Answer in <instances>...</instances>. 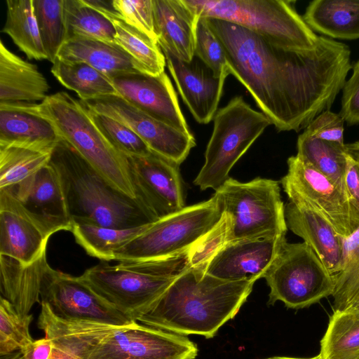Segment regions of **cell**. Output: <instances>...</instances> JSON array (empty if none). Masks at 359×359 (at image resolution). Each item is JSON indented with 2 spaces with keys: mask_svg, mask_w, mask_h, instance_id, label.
Returning <instances> with one entry per match:
<instances>
[{
  "mask_svg": "<svg viewBox=\"0 0 359 359\" xmlns=\"http://www.w3.org/2000/svg\"><path fill=\"white\" fill-rule=\"evenodd\" d=\"M223 47L229 73L278 131H299L330 110L351 69L348 46L320 36L312 50L276 45L233 23L205 18Z\"/></svg>",
  "mask_w": 359,
  "mask_h": 359,
  "instance_id": "obj_1",
  "label": "cell"
},
{
  "mask_svg": "<svg viewBox=\"0 0 359 359\" xmlns=\"http://www.w3.org/2000/svg\"><path fill=\"white\" fill-rule=\"evenodd\" d=\"M255 283L222 280L204 270L189 267L138 321L180 335L212 338L238 313Z\"/></svg>",
  "mask_w": 359,
  "mask_h": 359,
  "instance_id": "obj_2",
  "label": "cell"
},
{
  "mask_svg": "<svg viewBox=\"0 0 359 359\" xmlns=\"http://www.w3.org/2000/svg\"><path fill=\"white\" fill-rule=\"evenodd\" d=\"M50 163L59 175L72 223L132 228L155 221L137 198L112 187L63 140L54 147Z\"/></svg>",
  "mask_w": 359,
  "mask_h": 359,
  "instance_id": "obj_3",
  "label": "cell"
},
{
  "mask_svg": "<svg viewBox=\"0 0 359 359\" xmlns=\"http://www.w3.org/2000/svg\"><path fill=\"white\" fill-rule=\"evenodd\" d=\"M48 120L62 140L72 147L108 183L137 198L127 157L115 149L94 123L81 100L66 92L50 95L39 104L15 102Z\"/></svg>",
  "mask_w": 359,
  "mask_h": 359,
  "instance_id": "obj_4",
  "label": "cell"
},
{
  "mask_svg": "<svg viewBox=\"0 0 359 359\" xmlns=\"http://www.w3.org/2000/svg\"><path fill=\"white\" fill-rule=\"evenodd\" d=\"M198 18H215L243 27L290 49L312 50L320 36L306 23L292 1L285 0H184Z\"/></svg>",
  "mask_w": 359,
  "mask_h": 359,
  "instance_id": "obj_5",
  "label": "cell"
},
{
  "mask_svg": "<svg viewBox=\"0 0 359 359\" xmlns=\"http://www.w3.org/2000/svg\"><path fill=\"white\" fill-rule=\"evenodd\" d=\"M212 120L205 163L194 181L201 190L218 189L235 163L271 125L264 114L252 108L242 96L219 109Z\"/></svg>",
  "mask_w": 359,
  "mask_h": 359,
  "instance_id": "obj_6",
  "label": "cell"
},
{
  "mask_svg": "<svg viewBox=\"0 0 359 359\" xmlns=\"http://www.w3.org/2000/svg\"><path fill=\"white\" fill-rule=\"evenodd\" d=\"M222 214L215 195L184 207L149 223L143 232L116 252L114 260L118 263L152 261L183 253L214 227Z\"/></svg>",
  "mask_w": 359,
  "mask_h": 359,
  "instance_id": "obj_7",
  "label": "cell"
},
{
  "mask_svg": "<svg viewBox=\"0 0 359 359\" xmlns=\"http://www.w3.org/2000/svg\"><path fill=\"white\" fill-rule=\"evenodd\" d=\"M214 195L230 219L229 242L286 234L285 206L277 181L257 177L241 182L229 177Z\"/></svg>",
  "mask_w": 359,
  "mask_h": 359,
  "instance_id": "obj_8",
  "label": "cell"
},
{
  "mask_svg": "<svg viewBox=\"0 0 359 359\" xmlns=\"http://www.w3.org/2000/svg\"><path fill=\"white\" fill-rule=\"evenodd\" d=\"M264 278L270 288L268 304L277 301L299 309L332 295L334 276L305 242L285 241Z\"/></svg>",
  "mask_w": 359,
  "mask_h": 359,
  "instance_id": "obj_9",
  "label": "cell"
},
{
  "mask_svg": "<svg viewBox=\"0 0 359 359\" xmlns=\"http://www.w3.org/2000/svg\"><path fill=\"white\" fill-rule=\"evenodd\" d=\"M178 276L151 273L103 262L79 277L117 311L137 322Z\"/></svg>",
  "mask_w": 359,
  "mask_h": 359,
  "instance_id": "obj_10",
  "label": "cell"
},
{
  "mask_svg": "<svg viewBox=\"0 0 359 359\" xmlns=\"http://www.w3.org/2000/svg\"><path fill=\"white\" fill-rule=\"evenodd\" d=\"M287 166L280 182L288 198H297L315 209L344 238L359 229V211L332 181L297 155L287 159Z\"/></svg>",
  "mask_w": 359,
  "mask_h": 359,
  "instance_id": "obj_11",
  "label": "cell"
},
{
  "mask_svg": "<svg viewBox=\"0 0 359 359\" xmlns=\"http://www.w3.org/2000/svg\"><path fill=\"white\" fill-rule=\"evenodd\" d=\"M81 102L88 110L123 123L133 130L154 154L177 166L196 145L192 133L186 134L153 118L120 95L103 96Z\"/></svg>",
  "mask_w": 359,
  "mask_h": 359,
  "instance_id": "obj_12",
  "label": "cell"
},
{
  "mask_svg": "<svg viewBox=\"0 0 359 359\" xmlns=\"http://www.w3.org/2000/svg\"><path fill=\"white\" fill-rule=\"evenodd\" d=\"M41 302L57 316L69 320L128 326L130 320L97 295L80 278L52 269L45 271Z\"/></svg>",
  "mask_w": 359,
  "mask_h": 359,
  "instance_id": "obj_13",
  "label": "cell"
},
{
  "mask_svg": "<svg viewBox=\"0 0 359 359\" xmlns=\"http://www.w3.org/2000/svg\"><path fill=\"white\" fill-rule=\"evenodd\" d=\"M198 352L184 335L136 322L104 339L86 359H194Z\"/></svg>",
  "mask_w": 359,
  "mask_h": 359,
  "instance_id": "obj_14",
  "label": "cell"
},
{
  "mask_svg": "<svg viewBox=\"0 0 359 359\" xmlns=\"http://www.w3.org/2000/svg\"><path fill=\"white\" fill-rule=\"evenodd\" d=\"M126 157L136 198L155 221L185 207L177 165L153 152Z\"/></svg>",
  "mask_w": 359,
  "mask_h": 359,
  "instance_id": "obj_15",
  "label": "cell"
},
{
  "mask_svg": "<svg viewBox=\"0 0 359 359\" xmlns=\"http://www.w3.org/2000/svg\"><path fill=\"white\" fill-rule=\"evenodd\" d=\"M0 191L9 194L48 238L60 231L72 230L60 180L50 162L27 180Z\"/></svg>",
  "mask_w": 359,
  "mask_h": 359,
  "instance_id": "obj_16",
  "label": "cell"
},
{
  "mask_svg": "<svg viewBox=\"0 0 359 359\" xmlns=\"http://www.w3.org/2000/svg\"><path fill=\"white\" fill-rule=\"evenodd\" d=\"M285 241V235H263L229 241L210 261L205 272L225 280L255 282L264 278Z\"/></svg>",
  "mask_w": 359,
  "mask_h": 359,
  "instance_id": "obj_17",
  "label": "cell"
},
{
  "mask_svg": "<svg viewBox=\"0 0 359 359\" xmlns=\"http://www.w3.org/2000/svg\"><path fill=\"white\" fill-rule=\"evenodd\" d=\"M118 95L138 109L186 134H191L171 81L164 72L121 75L111 79Z\"/></svg>",
  "mask_w": 359,
  "mask_h": 359,
  "instance_id": "obj_18",
  "label": "cell"
},
{
  "mask_svg": "<svg viewBox=\"0 0 359 359\" xmlns=\"http://www.w3.org/2000/svg\"><path fill=\"white\" fill-rule=\"evenodd\" d=\"M162 51L183 102L198 123L208 124L218 110L226 79L217 77L195 55L191 61L186 62L168 50Z\"/></svg>",
  "mask_w": 359,
  "mask_h": 359,
  "instance_id": "obj_19",
  "label": "cell"
},
{
  "mask_svg": "<svg viewBox=\"0 0 359 359\" xmlns=\"http://www.w3.org/2000/svg\"><path fill=\"white\" fill-rule=\"evenodd\" d=\"M40 303L38 327L53 342L51 359H86L104 339L127 327L64 319L55 316L46 303Z\"/></svg>",
  "mask_w": 359,
  "mask_h": 359,
  "instance_id": "obj_20",
  "label": "cell"
},
{
  "mask_svg": "<svg viewBox=\"0 0 359 359\" xmlns=\"http://www.w3.org/2000/svg\"><path fill=\"white\" fill-rule=\"evenodd\" d=\"M288 199L285 206L287 228L311 248L331 275H336L343 265L344 238L315 209L297 198Z\"/></svg>",
  "mask_w": 359,
  "mask_h": 359,
  "instance_id": "obj_21",
  "label": "cell"
},
{
  "mask_svg": "<svg viewBox=\"0 0 359 359\" xmlns=\"http://www.w3.org/2000/svg\"><path fill=\"white\" fill-rule=\"evenodd\" d=\"M48 238L9 194L0 191V255L29 265L46 253Z\"/></svg>",
  "mask_w": 359,
  "mask_h": 359,
  "instance_id": "obj_22",
  "label": "cell"
},
{
  "mask_svg": "<svg viewBox=\"0 0 359 359\" xmlns=\"http://www.w3.org/2000/svg\"><path fill=\"white\" fill-rule=\"evenodd\" d=\"M152 1L154 29L161 50L184 61H191L198 18L184 0Z\"/></svg>",
  "mask_w": 359,
  "mask_h": 359,
  "instance_id": "obj_23",
  "label": "cell"
},
{
  "mask_svg": "<svg viewBox=\"0 0 359 359\" xmlns=\"http://www.w3.org/2000/svg\"><path fill=\"white\" fill-rule=\"evenodd\" d=\"M57 58L86 62L111 79L128 74L145 73L142 67L117 43L93 39L74 37L65 41Z\"/></svg>",
  "mask_w": 359,
  "mask_h": 359,
  "instance_id": "obj_24",
  "label": "cell"
},
{
  "mask_svg": "<svg viewBox=\"0 0 359 359\" xmlns=\"http://www.w3.org/2000/svg\"><path fill=\"white\" fill-rule=\"evenodd\" d=\"M49 88L36 65L11 52L0 41V104L42 102Z\"/></svg>",
  "mask_w": 359,
  "mask_h": 359,
  "instance_id": "obj_25",
  "label": "cell"
},
{
  "mask_svg": "<svg viewBox=\"0 0 359 359\" xmlns=\"http://www.w3.org/2000/svg\"><path fill=\"white\" fill-rule=\"evenodd\" d=\"M60 140L46 118L22 109L17 103L0 104V145L53 150Z\"/></svg>",
  "mask_w": 359,
  "mask_h": 359,
  "instance_id": "obj_26",
  "label": "cell"
},
{
  "mask_svg": "<svg viewBox=\"0 0 359 359\" xmlns=\"http://www.w3.org/2000/svg\"><path fill=\"white\" fill-rule=\"evenodd\" d=\"M48 265L46 253L29 265L0 255L1 297L8 300L18 313L29 314L32 306L41 302V284Z\"/></svg>",
  "mask_w": 359,
  "mask_h": 359,
  "instance_id": "obj_27",
  "label": "cell"
},
{
  "mask_svg": "<svg viewBox=\"0 0 359 359\" xmlns=\"http://www.w3.org/2000/svg\"><path fill=\"white\" fill-rule=\"evenodd\" d=\"M83 1L112 22L116 43L142 67L146 74L158 76L165 72V58L158 42L125 22L114 8L112 0Z\"/></svg>",
  "mask_w": 359,
  "mask_h": 359,
  "instance_id": "obj_28",
  "label": "cell"
},
{
  "mask_svg": "<svg viewBox=\"0 0 359 359\" xmlns=\"http://www.w3.org/2000/svg\"><path fill=\"white\" fill-rule=\"evenodd\" d=\"M313 30L334 39L359 38V0H314L302 16Z\"/></svg>",
  "mask_w": 359,
  "mask_h": 359,
  "instance_id": "obj_29",
  "label": "cell"
},
{
  "mask_svg": "<svg viewBox=\"0 0 359 359\" xmlns=\"http://www.w3.org/2000/svg\"><path fill=\"white\" fill-rule=\"evenodd\" d=\"M149 224L132 228H113L74 222L71 231L76 243L87 254L108 262L114 260L116 252L143 232Z\"/></svg>",
  "mask_w": 359,
  "mask_h": 359,
  "instance_id": "obj_30",
  "label": "cell"
},
{
  "mask_svg": "<svg viewBox=\"0 0 359 359\" xmlns=\"http://www.w3.org/2000/svg\"><path fill=\"white\" fill-rule=\"evenodd\" d=\"M297 148V156L328 177L346 194L345 175L348 154L346 144L323 140L303 132L298 137Z\"/></svg>",
  "mask_w": 359,
  "mask_h": 359,
  "instance_id": "obj_31",
  "label": "cell"
},
{
  "mask_svg": "<svg viewBox=\"0 0 359 359\" xmlns=\"http://www.w3.org/2000/svg\"><path fill=\"white\" fill-rule=\"evenodd\" d=\"M7 14L1 30L29 59L48 60L34 11L33 0H7Z\"/></svg>",
  "mask_w": 359,
  "mask_h": 359,
  "instance_id": "obj_32",
  "label": "cell"
},
{
  "mask_svg": "<svg viewBox=\"0 0 359 359\" xmlns=\"http://www.w3.org/2000/svg\"><path fill=\"white\" fill-rule=\"evenodd\" d=\"M51 73L63 86L74 91L81 100L118 95L111 79L86 62L56 58Z\"/></svg>",
  "mask_w": 359,
  "mask_h": 359,
  "instance_id": "obj_33",
  "label": "cell"
},
{
  "mask_svg": "<svg viewBox=\"0 0 359 359\" xmlns=\"http://www.w3.org/2000/svg\"><path fill=\"white\" fill-rule=\"evenodd\" d=\"M321 359L359 358V310L335 311L320 341Z\"/></svg>",
  "mask_w": 359,
  "mask_h": 359,
  "instance_id": "obj_34",
  "label": "cell"
},
{
  "mask_svg": "<svg viewBox=\"0 0 359 359\" xmlns=\"http://www.w3.org/2000/svg\"><path fill=\"white\" fill-rule=\"evenodd\" d=\"M65 41L84 37L116 43V30L112 22L83 0H62Z\"/></svg>",
  "mask_w": 359,
  "mask_h": 359,
  "instance_id": "obj_35",
  "label": "cell"
},
{
  "mask_svg": "<svg viewBox=\"0 0 359 359\" xmlns=\"http://www.w3.org/2000/svg\"><path fill=\"white\" fill-rule=\"evenodd\" d=\"M53 150L0 145V190L17 186L47 165Z\"/></svg>",
  "mask_w": 359,
  "mask_h": 359,
  "instance_id": "obj_36",
  "label": "cell"
},
{
  "mask_svg": "<svg viewBox=\"0 0 359 359\" xmlns=\"http://www.w3.org/2000/svg\"><path fill=\"white\" fill-rule=\"evenodd\" d=\"M333 312L359 310V229L344 238V260L334 276Z\"/></svg>",
  "mask_w": 359,
  "mask_h": 359,
  "instance_id": "obj_37",
  "label": "cell"
},
{
  "mask_svg": "<svg viewBox=\"0 0 359 359\" xmlns=\"http://www.w3.org/2000/svg\"><path fill=\"white\" fill-rule=\"evenodd\" d=\"M33 6L43 48L53 64L65 41L62 0H33Z\"/></svg>",
  "mask_w": 359,
  "mask_h": 359,
  "instance_id": "obj_38",
  "label": "cell"
},
{
  "mask_svg": "<svg viewBox=\"0 0 359 359\" xmlns=\"http://www.w3.org/2000/svg\"><path fill=\"white\" fill-rule=\"evenodd\" d=\"M32 314L21 315L5 298L0 297V355L20 351L34 341L29 325Z\"/></svg>",
  "mask_w": 359,
  "mask_h": 359,
  "instance_id": "obj_39",
  "label": "cell"
},
{
  "mask_svg": "<svg viewBox=\"0 0 359 359\" xmlns=\"http://www.w3.org/2000/svg\"><path fill=\"white\" fill-rule=\"evenodd\" d=\"M90 116L109 142L126 156L149 155L152 151L130 128L106 115L88 110Z\"/></svg>",
  "mask_w": 359,
  "mask_h": 359,
  "instance_id": "obj_40",
  "label": "cell"
},
{
  "mask_svg": "<svg viewBox=\"0 0 359 359\" xmlns=\"http://www.w3.org/2000/svg\"><path fill=\"white\" fill-rule=\"evenodd\" d=\"M194 55L217 77L226 79L230 74L224 50L205 18H198L196 24Z\"/></svg>",
  "mask_w": 359,
  "mask_h": 359,
  "instance_id": "obj_41",
  "label": "cell"
},
{
  "mask_svg": "<svg viewBox=\"0 0 359 359\" xmlns=\"http://www.w3.org/2000/svg\"><path fill=\"white\" fill-rule=\"evenodd\" d=\"M229 217L223 212L215 226L188 250L189 266L205 271L213 257L229 242Z\"/></svg>",
  "mask_w": 359,
  "mask_h": 359,
  "instance_id": "obj_42",
  "label": "cell"
},
{
  "mask_svg": "<svg viewBox=\"0 0 359 359\" xmlns=\"http://www.w3.org/2000/svg\"><path fill=\"white\" fill-rule=\"evenodd\" d=\"M112 4L125 22L157 41L152 0H112Z\"/></svg>",
  "mask_w": 359,
  "mask_h": 359,
  "instance_id": "obj_43",
  "label": "cell"
},
{
  "mask_svg": "<svg viewBox=\"0 0 359 359\" xmlns=\"http://www.w3.org/2000/svg\"><path fill=\"white\" fill-rule=\"evenodd\" d=\"M344 120L339 114L327 110L317 116L304 133L313 137L344 145Z\"/></svg>",
  "mask_w": 359,
  "mask_h": 359,
  "instance_id": "obj_44",
  "label": "cell"
},
{
  "mask_svg": "<svg viewBox=\"0 0 359 359\" xmlns=\"http://www.w3.org/2000/svg\"><path fill=\"white\" fill-rule=\"evenodd\" d=\"M339 114L349 125L359 123V60L353 66V72L343 87Z\"/></svg>",
  "mask_w": 359,
  "mask_h": 359,
  "instance_id": "obj_45",
  "label": "cell"
},
{
  "mask_svg": "<svg viewBox=\"0 0 359 359\" xmlns=\"http://www.w3.org/2000/svg\"><path fill=\"white\" fill-rule=\"evenodd\" d=\"M345 189L351 203L359 211V163L348 155Z\"/></svg>",
  "mask_w": 359,
  "mask_h": 359,
  "instance_id": "obj_46",
  "label": "cell"
},
{
  "mask_svg": "<svg viewBox=\"0 0 359 359\" xmlns=\"http://www.w3.org/2000/svg\"><path fill=\"white\" fill-rule=\"evenodd\" d=\"M53 342L43 337L34 340L20 350L23 359H51L53 352Z\"/></svg>",
  "mask_w": 359,
  "mask_h": 359,
  "instance_id": "obj_47",
  "label": "cell"
},
{
  "mask_svg": "<svg viewBox=\"0 0 359 359\" xmlns=\"http://www.w3.org/2000/svg\"><path fill=\"white\" fill-rule=\"evenodd\" d=\"M346 154L359 163V141L346 144Z\"/></svg>",
  "mask_w": 359,
  "mask_h": 359,
  "instance_id": "obj_48",
  "label": "cell"
},
{
  "mask_svg": "<svg viewBox=\"0 0 359 359\" xmlns=\"http://www.w3.org/2000/svg\"><path fill=\"white\" fill-rule=\"evenodd\" d=\"M5 359H23L22 353L20 351H17L12 353H10L6 355H4Z\"/></svg>",
  "mask_w": 359,
  "mask_h": 359,
  "instance_id": "obj_49",
  "label": "cell"
},
{
  "mask_svg": "<svg viewBox=\"0 0 359 359\" xmlns=\"http://www.w3.org/2000/svg\"><path fill=\"white\" fill-rule=\"evenodd\" d=\"M266 359H321V358L318 354V355H316L313 358H297L276 356V357L268 358Z\"/></svg>",
  "mask_w": 359,
  "mask_h": 359,
  "instance_id": "obj_50",
  "label": "cell"
},
{
  "mask_svg": "<svg viewBox=\"0 0 359 359\" xmlns=\"http://www.w3.org/2000/svg\"><path fill=\"white\" fill-rule=\"evenodd\" d=\"M358 359H359V358Z\"/></svg>",
  "mask_w": 359,
  "mask_h": 359,
  "instance_id": "obj_51",
  "label": "cell"
}]
</instances>
